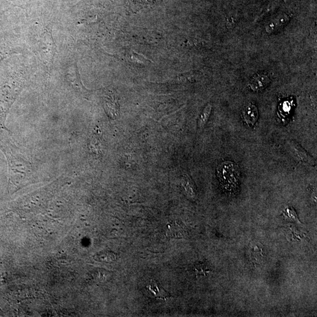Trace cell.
I'll return each mask as SVG.
<instances>
[{
  "label": "cell",
  "instance_id": "obj_5",
  "mask_svg": "<svg viewBox=\"0 0 317 317\" xmlns=\"http://www.w3.org/2000/svg\"><path fill=\"white\" fill-rule=\"evenodd\" d=\"M243 120L249 127H254L258 119V111L257 107L252 103L245 106L242 112Z\"/></svg>",
  "mask_w": 317,
  "mask_h": 317
},
{
  "label": "cell",
  "instance_id": "obj_12",
  "mask_svg": "<svg viewBox=\"0 0 317 317\" xmlns=\"http://www.w3.org/2000/svg\"><path fill=\"white\" fill-rule=\"evenodd\" d=\"M185 182V190L187 191L188 197L191 198V199H194L196 197V191L193 182L187 178Z\"/></svg>",
  "mask_w": 317,
  "mask_h": 317
},
{
  "label": "cell",
  "instance_id": "obj_4",
  "mask_svg": "<svg viewBox=\"0 0 317 317\" xmlns=\"http://www.w3.org/2000/svg\"><path fill=\"white\" fill-rule=\"evenodd\" d=\"M166 234L169 238L183 239L187 236L188 231L183 223L175 221L168 225Z\"/></svg>",
  "mask_w": 317,
  "mask_h": 317
},
{
  "label": "cell",
  "instance_id": "obj_11",
  "mask_svg": "<svg viewBox=\"0 0 317 317\" xmlns=\"http://www.w3.org/2000/svg\"><path fill=\"white\" fill-rule=\"evenodd\" d=\"M193 270L197 277H207L211 272V269L209 265L205 263L195 264Z\"/></svg>",
  "mask_w": 317,
  "mask_h": 317
},
{
  "label": "cell",
  "instance_id": "obj_13",
  "mask_svg": "<svg viewBox=\"0 0 317 317\" xmlns=\"http://www.w3.org/2000/svg\"><path fill=\"white\" fill-rule=\"evenodd\" d=\"M211 109H212V106L210 104L208 105L207 107L204 108L202 114L201 115L199 122H198V125H199L200 127H203L204 125L206 124L210 117Z\"/></svg>",
  "mask_w": 317,
  "mask_h": 317
},
{
  "label": "cell",
  "instance_id": "obj_10",
  "mask_svg": "<svg viewBox=\"0 0 317 317\" xmlns=\"http://www.w3.org/2000/svg\"><path fill=\"white\" fill-rule=\"evenodd\" d=\"M282 216L284 217L288 222L295 223L297 224H302L300 222L299 217H298L295 209L293 207L288 206L285 208L282 211Z\"/></svg>",
  "mask_w": 317,
  "mask_h": 317
},
{
  "label": "cell",
  "instance_id": "obj_3",
  "mask_svg": "<svg viewBox=\"0 0 317 317\" xmlns=\"http://www.w3.org/2000/svg\"><path fill=\"white\" fill-rule=\"evenodd\" d=\"M249 254L253 264L259 266L263 263L265 260L264 246L258 242L251 243L249 249Z\"/></svg>",
  "mask_w": 317,
  "mask_h": 317
},
{
  "label": "cell",
  "instance_id": "obj_8",
  "mask_svg": "<svg viewBox=\"0 0 317 317\" xmlns=\"http://www.w3.org/2000/svg\"><path fill=\"white\" fill-rule=\"evenodd\" d=\"M290 18V15L286 14L278 16L277 17L273 19L270 23L268 24L266 27H265V30L269 34L279 31L285 26V25L287 24Z\"/></svg>",
  "mask_w": 317,
  "mask_h": 317
},
{
  "label": "cell",
  "instance_id": "obj_6",
  "mask_svg": "<svg viewBox=\"0 0 317 317\" xmlns=\"http://www.w3.org/2000/svg\"><path fill=\"white\" fill-rule=\"evenodd\" d=\"M270 78L263 73L255 74L250 82L249 86L254 92H260L266 88L270 84Z\"/></svg>",
  "mask_w": 317,
  "mask_h": 317
},
{
  "label": "cell",
  "instance_id": "obj_1",
  "mask_svg": "<svg viewBox=\"0 0 317 317\" xmlns=\"http://www.w3.org/2000/svg\"><path fill=\"white\" fill-rule=\"evenodd\" d=\"M217 176L223 190L230 194L238 191L240 182V171L238 165L230 161L220 163L217 169Z\"/></svg>",
  "mask_w": 317,
  "mask_h": 317
},
{
  "label": "cell",
  "instance_id": "obj_7",
  "mask_svg": "<svg viewBox=\"0 0 317 317\" xmlns=\"http://www.w3.org/2000/svg\"><path fill=\"white\" fill-rule=\"evenodd\" d=\"M146 289L157 299L166 300L171 297V295L164 289L161 284L155 280L150 281L147 285Z\"/></svg>",
  "mask_w": 317,
  "mask_h": 317
},
{
  "label": "cell",
  "instance_id": "obj_14",
  "mask_svg": "<svg viewBox=\"0 0 317 317\" xmlns=\"http://www.w3.org/2000/svg\"><path fill=\"white\" fill-rule=\"evenodd\" d=\"M130 59L133 63H145V60L142 56L137 55V54H133L130 56Z\"/></svg>",
  "mask_w": 317,
  "mask_h": 317
},
{
  "label": "cell",
  "instance_id": "obj_2",
  "mask_svg": "<svg viewBox=\"0 0 317 317\" xmlns=\"http://www.w3.org/2000/svg\"><path fill=\"white\" fill-rule=\"evenodd\" d=\"M287 146L290 155L297 162L309 166H316L315 158L295 141H289Z\"/></svg>",
  "mask_w": 317,
  "mask_h": 317
},
{
  "label": "cell",
  "instance_id": "obj_9",
  "mask_svg": "<svg viewBox=\"0 0 317 317\" xmlns=\"http://www.w3.org/2000/svg\"><path fill=\"white\" fill-rule=\"evenodd\" d=\"M94 260L99 262H113L117 260V255L111 251H104L96 254Z\"/></svg>",
  "mask_w": 317,
  "mask_h": 317
}]
</instances>
